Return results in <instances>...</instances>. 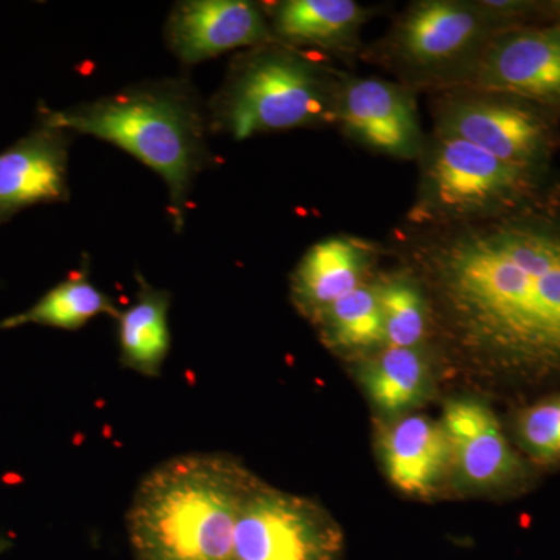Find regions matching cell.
Wrapping results in <instances>:
<instances>
[{"label": "cell", "instance_id": "cell-1", "mask_svg": "<svg viewBox=\"0 0 560 560\" xmlns=\"http://www.w3.org/2000/svg\"><path fill=\"white\" fill-rule=\"evenodd\" d=\"M418 260L458 345L506 370L560 371V226L506 219L423 243Z\"/></svg>", "mask_w": 560, "mask_h": 560}, {"label": "cell", "instance_id": "cell-2", "mask_svg": "<svg viewBox=\"0 0 560 560\" xmlns=\"http://www.w3.org/2000/svg\"><path fill=\"white\" fill-rule=\"evenodd\" d=\"M256 480L230 453L162 460L140 478L125 514L132 560H234L238 514Z\"/></svg>", "mask_w": 560, "mask_h": 560}, {"label": "cell", "instance_id": "cell-3", "mask_svg": "<svg viewBox=\"0 0 560 560\" xmlns=\"http://www.w3.org/2000/svg\"><path fill=\"white\" fill-rule=\"evenodd\" d=\"M40 120L114 143L156 172L167 184L176 231L183 230L191 184L210 156L209 117L189 84H136L72 108L44 109Z\"/></svg>", "mask_w": 560, "mask_h": 560}, {"label": "cell", "instance_id": "cell-4", "mask_svg": "<svg viewBox=\"0 0 560 560\" xmlns=\"http://www.w3.org/2000/svg\"><path fill=\"white\" fill-rule=\"evenodd\" d=\"M340 83L291 47L264 44L232 61L209 128L237 140L337 119Z\"/></svg>", "mask_w": 560, "mask_h": 560}, {"label": "cell", "instance_id": "cell-5", "mask_svg": "<svg viewBox=\"0 0 560 560\" xmlns=\"http://www.w3.org/2000/svg\"><path fill=\"white\" fill-rule=\"evenodd\" d=\"M342 551L345 536L326 508L257 478L238 514L234 560H341Z\"/></svg>", "mask_w": 560, "mask_h": 560}, {"label": "cell", "instance_id": "cell-6", "mask_svg": "<svg viewBox=\"0 0 560 560\" xmlns=\"http://www.w3.org/2000/svg\"><path fill=\"white\" fill-rule=\"evenodd\" d=\"M528 172L467 140L438 132L423 178L425 200L448 217L497 212L525 194Z\"/></svg>", "mask_w": 560, "mask_h": 560}, {"label": "cell", "instance_id": "cell-7", "mask_svg": "<svg viewBox=\"0 0 560 560\" xmlns=\"http://www.w3.org/2000/svg\"><path fill=\"white\" fill-rule=\"evenodd\" d=\"M475 86L541 105H560V27L511 32L478 58Z\"/></svg>", "mask_w": 560, "mask_h": 560}, {"label": "cell", "instance_id": "cell-8", "mask_svg": "<svg viewBox=\"0 0 560 560\" xmlns=\"http://www.w3.org/2000/svg\"><path fill=\"white\" fill-rule=\"evenodd\" d=\"M165 40L187 65L224 51L257 47L275 40L270 22L257 3L246 0H184L165 24Z\"/></svg>", "mask_w": 560, "mask_h": 560}, {"label": "cell", "instance_id": "cell-9", "mask_svg": "<svg viewBox=\"0 0 560 560\" xmlns=\"http://www.w3.org/2000/svg\"><path fill=\"white\" fill-rule=\"evenodd\" d=\"M451 445V471L459 489H499L522 474L499 419L475 397L448 400L441 419Z\"/></svg>", "mask_w": 560, "mask_h": 560}, {"label": "cell", "instance_id": "cell-10", "mask_svg": "<svg viewBox=\"0 0 560 560\" xmlns=\"http://www.w3.org/2000/svg\"><path fill=\"white\" fill-rule=\"evenodd\" d=\"M438 132L467 140L528 171L548 147V125L539 114L495 98L467 97L448 103L442 109Z\"/></svg>", "mask_w": 560, "mask_h": 560}, {"label": "cell", "instance_id": "cell-11", "mask_svg": "<svg viewBox=\"0 0 560 560\" xmlns=\"http://www.w3.org/2000/svg\"><path fill=\"white\" fill-rule=\"evenodd\" d=\"M489 22L477 2L425 0L401 18L394 33V49L408 68H447L477 49Z\"/></svg>", "mask_w": 560, "mask_h": 560}, {"label": "cell", "instance_id": "cell-12", "mask_svg": "<svg viewBox=\"0 0 560 560\" xmlns=\"http://www.w3.org/2000/svg\"><path fill=\"white\" fill-rule=\"evenodd\" d=\"M70 132L39 127L0 153V224L32 206L68 200Z\"/></svg>", "mask_w": 560, "mask_h": 560}, {"label": "cell", "instance_id": "cell-13", "mask_svg": "<svg viewBox=\"0 0 560 560\" xmlns=\"http://www.w3.org/2000/svg\"><path fill=\"white\" fill-rule=\"evenodd\" d=\"M337 120L352 138L372 150L410 158L419 149V120L411 94L388 81L342 80Z\"/></svg>", "mask_w": 560, "mask_h": 560}, {"label": "cell", "instance_id": "cell-14", "mask_svg": "<svg viewBox=\"0 0 560 560\" xmlns=\"http://www.w3.org/2000/svg\"><path fill=\"white\" fill-rule=\"evenodd\" d=\"M378 455L390 485L411 497L436 492L451 471L447 434L429 416L390 420L378 436Z\"/></svg>", "mask_w": 560, "mask_h": 560}, {"label": "cell", "instance_id": "cell-15", "mask_svg": "<svg viewBox=\"0 0 560 560\" xmlns=\"http://www.w3.org/2000/svg\"><path fill=\"white\" fill-rule=\"evenodd\" d=\"M366 245L348 237L313 245L291 278V298L302 315L315 323L330 305L363 285L370 267Z\"/></svg>", "mask_w": 560, "mask_h": 560}, {"label": "cell", "instance_id": "cell-16", "mask_svg": "<svg viewBox=\"0 0 560 560\" xmlns=\"http://www.w3.org/2000/svg\"><path fill=\"white\" fill-rule=\"evenodd\" d=\"M268 11L275 40L326 50L353 46L371 13L353 0H285Z\"/></svg>", "mask_w": 560, "mask_h": 560}, {"label": "cell", "instance_id": "cell-17", "mask_svg": "<svg viewBox=\"0 0 560 560\" xmlns=\"http://www.w3.org/2000/svg\"><path fill=\"white\" fill-rule=\"evenodd\" d=\"M172 294L156 289L138 275V293L119 323V360L121 368L147 378H158L172 348Z\"/></svg>", "mask_w": 560, "mask_h": 560}, {"label": "cell", "instance_id": "cell-18", "mask_svg": "<svg viewBox=\"0 0 560 560\" xmlns=\"http://www.w3.org/2000/svg\"><path fill=\"white\" fill-rule=\"evenodd\" d=\"M360 381L372 405L389 418L410 415L429 399L433 375L419 348L386 346L361 366Z\"/></svg>", "mask_w": 560, "mask_h": 560}, {"label": "cell", "instance_id": "cell-19", "mask_svg": "<svg viewBox=\"0 0 560 560\" xmlns=\"http://www.w3.org/2000/svg\"><path fill=\"white\" fill-rule=\"evenodd\" d=\"M101 315L117 319L120 311L105 291L91 282L86 271H79L72 272L68 279L47 291L27 311L0 320V331L18 329L28 324L73 331Z\"/></svg>", "mask_w": 560, "mask_h": 560}, {"label": "cell", "instance_id": "cell-20", "mask_svg": "<svg viewBox=\"0 0 560 560\" xmlns=\"http://www.w3.org/2000/svg\"><path fill=\"white\" fill-rule=\"evenodd\" d=\"M320 338L340 352H360L386 345L377 285H363L330 305L318 319Z\"/></svg>", "mask_w": 560, "mask_h": 560}, {"label": "cell", "instance_id": "cell-21", "mask_svg": "<svg viewBox=\"0 0 560 560\" xmlns=\"http://www.w3.org/2000/svg\"><path fill=\"white\" fill-rule=\"evenodd\" d=\"M386 346L419 348L429 329V304L410 279H390L377 285Z\"/></svg>", "mask_w": 560, "mask_h": 560}, {"label": "cell", "instance_id": "cell-22", "mask_svg": "<svg viewBox=\"0 0 560 560\" xmlns=\"http://www.w3.org/2000/svg\"><path fill=\"white\" fill-rule=\"evenodd\" d=\"M517 434L526 452L536 458L560 459V397L541 400L522 411Z\"/></svg>", "mask_w": 560, "mask_h": 560}]
</instances>
